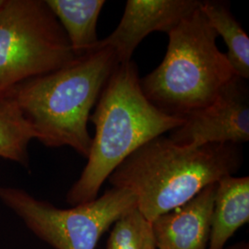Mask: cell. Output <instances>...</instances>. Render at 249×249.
Returning a JSON list of instances; mask_svg holds the SVG:
<instances>
[{"label": "cell", "instance_id": "obj_9", "mask_svg": "<svg viewBox=\"0 0 249 249\" xmlns=\"http://www.w3.org/2000/svg\"><path fill=\"white\" fill-rule=\"evenodd\" d=\"M217 183L152 223L155 249H208Z\"/></svg>", "mask_w": 249, "mask_h": 249}, {"label": "cell", "instance_id": "obj_6", "mask_svg": "<svg viewBox=\"0 0 249 249\" xmlns=\"http://www.w3.org/2000/svg\"><path fill=\"white\" fill-rule=\"evenodd\" d=\"M0 200L36 236L54 249H96L103 234L137 208L130 191L113 187L94 200L71 209H58L24 189L2 185Z\"/></svg>", "mask_w": 249, "mask_h": 249}, {"label": "cell", "instance_id": "obj_1", "mask_svg": "<svg viewBox=\"0 0 249 249\" xmlns=\"http://www.w3.org/2000/svg\"><path fill=\"white\" fill-rule=\"evenodd\" d=\"M243 161L241 145L185 147L161 135L134 151L107 180L113 187L130 191L139 212L152 223L205 187L236 174Z\"/></svg>", "mask_w": 249, "mask_h": 249}, {"label": "cell", "instance_id": "obj_15", "mask_svg": "<svg viewBox=\"0 0 249 249\" xmlns=\"http://www.w3.org/2000/svg\"><path fill=\"white\" fill-rule=\"evenodd\" d=\"M228 249H249V243L246 241H242L240 243H237L232 247L228 248Z\"/></svg>", "mask_w": 249, "mask_h": 249}, {"label": "cell", "instance_id": "obj_8", "mask_svg": "<svg viewBox=\"0 0 249 249\" xmlns=\"http://www.w3.org/2000/svg\"><path fill=\"white\" fill-rule=\"evenodd\" d=\"M199 0H128L116 30L96 47H110L119 64L132 60L135 50L154 32L168 35L185 18L199 9Z\"/></svg>", "mask_w": 249, "mask_h": 249}, {"label": "cell", "instance_id": "obj_3", "mask_svg": "<svg viewBox=\"0 0 249 249\" xmlns=\"http://www.w3.org/2000/svg\"><path fill=\"white\" fill-rule=\"evenodd\" d=\"M119 66L110 47H96L55 71L27 80L10 98L45 147H71L88 158L91 110Z\"/></svg>", "mask_w": 249, "mask_h": 249}, {"label": "cell", "instance_id": "obj_10", "mask_svg": "<svg viewBox=\"0 0 249 249\" xmlns=\"http://www.w3.org/2000/svg\"><path fill=\"white\" fill-rule=\"evenodd\" d=\"M249 222V178L230 176L217 182L208 249H224Z\"/></svg>", "mask_w": 249, "mask_h": 249}, {"label": "cell", "instance_id": "obj_12", "mask_svg": "<svg viewBox=\"0 0 249 249\" xmlns=\"http://www.w3.org/2000/svg\"><path fill=\"white\" fill-rule=\"evenodd\" d=\"M200 9L217 36L223 37L228 48L225 53L235 74L249 79V38L224 1H202Z\"/></svg>", "mask_w": 249, "mask_h": 249}, {"label": "cell", "instance_id": "obj_16", "mask_svg": "<svg viewBox=\"0 0 249 249\" xmlns=\"http://www.w3.org/2000/svg\"><path fill=\"white\" fill-rule=\"evenodd\" d=\"M3 4H4V0H0V9L2 8V6H3Z\"/></svg>", "mask_w": 249, "mask_h": 249}, {"label": "cell", "instance_id": "obj_5", "mask_svg": "<svg viewBox=\"0 0 249 249\" xmlns=\"http://www.w3.org/2000/svg\"><path fill=\"white\" fill-rule=\"evenodd\" d=\"M45 0H4L0 9V102L27 80L55 71L75 58Z\"/></svg>", "mask_w": 249, "mask_h": 249}, {"label": "cell", "instance_id": "obj_13", "mask_svg": "<svg viewBox=\"0 0 249 249\" xmlns=\"http://www.w3.org/2000/svg\"><path fill=\"white\" fill-rule=\"evenodd\" d=\"M33 140H36V134L14 100L0 102V158L28 168L29 144Z\"/></svg>", "mask_w": 249, "mask_h": 249}, {"label": "cell", "instance_id": "obj_7", "mask_svg": "<svg viewBox=\"0 0 249 249\" xmlns=\"http://www.w3.org/2000/svg\"><path fill=\"white\" fill-rule=\"evenodd\" d=\"M184 119L183 124L170 131L168 136L179 146L248 142L249 89L247 80L235 76L212 104Z\"/></svg>", "mask_w": 249, "mask_h": 249}, {"label": "cell", "instance_id": "obj_4", "mask_svg": "<svg viewBox=\"0 0 249 249\" xmlns=\"http://www.w3.org/2000/svg\"><path fill=\"white\" fill-rule=\"evenodd\" d=\"M167 36L162 61L141 79V88L160 112L185 118L212 104L237 75L200 7Z\"/></svg>", "mask_w": 249, "mask_h": 249}, {"label": "cell", "instance_id": "obj_11", "mask_svg": "<svg viewBox=\"0 0 249 249\" xmlns=\"http://www.w3.org/2000/svg\"><path fill=\"white\" fill-rule=\"evenodd\" d=\"M62 27L75 56L96 49L97 23L105 0H45Z\"/></svg>", "mask_w": 249, "mask_h": 249}, {"label": "cell", "instance_id": "obj_14", "mask_svg": "<svg viewBox=\"0 0 249 249\" xmlns=\"http://www.w3.org/2000/svg\"><path fill=\"white\" fill-rule=\"evenodd\" d=\"M112 226L107 249H155L151 223L137 208L124 213Z\"/></svg>", "mask_w": 249, "mask_h": 249}, {"label": "cell", "instance_id": "obj_17", "mask_svg": "<svg viewBox=\"0 0 249 249\" xmlns=\"http://www.w3.org/2000/svg\"></svg>", "mask_w": 249, "mask_h": 249}, {"label": "cell", "instance_id": "obj_2", "mask_svg": "<svg viewBox=\"0 0 249 249\" xmlns=\"http://www.w3.org/2000/svg\"><path fill=\"white\" fill-rule=\"evenodd\" d=\"M136 62L116 68L90 115L95 134L91 137L87 163L67 193L72 207L98 196L106 180L130 154L145 143L183 124L185 119L160 112L141 88Z\"/></svg>", "mask_w": 249, "mask_h": 249}]
</instances>
